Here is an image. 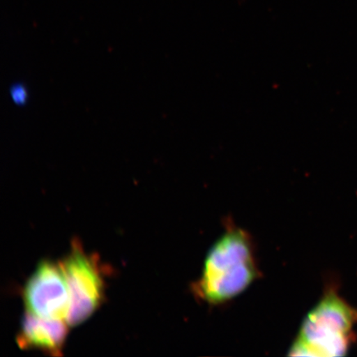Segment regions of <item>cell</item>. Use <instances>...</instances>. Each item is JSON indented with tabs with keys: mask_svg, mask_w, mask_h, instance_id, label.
I'll return each instance as SVG.
<instances>
[{
	"mask_svg": "<svg viewBox=\"0 0 357 357\" xmlns=\"http://www.w3.org/2000/svg\"><path fill=\"white\" fill-rule=\"evenodd\" d=\"M12 100L17 105H24L26 100H28V91L24 86H13L10 91Z\"/></svg>",
	"mask_w": 357,
	"mask_h": 357,
	"instance_id": "8992f818",
	"label": "cell"
},
{
	"mask_svg": "<svg viewBox=\"0 0 357 357\" xmlns=\"http://www.w3.org/2000/svg\"><path fill=\"white\" fill-rule=\"evenodd\" d=\"M24 298L26 312L46 319L66 320L70 296L63 268L44 261L26 282Z\"/></svg>",
	"mask_w": 357,
	"mask_h": 357,
	"instance_id": "277c9868",
	"label": "cell"
},
{
	"mask_svg": "<svg viewBox=\"0 0 357 357\" xmlns=\"http://www.w3.org/2000/svg\"><path fill=\"white\" fill-rule=\"evenodd\" d=\"M68 284L70 305L66 322L77 326L91 318L104 296V281L95 259L75 244L61 264Z\"/></svg>",
	"mask_w": 357,
	"mask_h": 357,
	"instance_id": "3957f363",
	"label": "cell"
},
{
	"mask_svg": "<svg viewBox=\"0 0 357 357\" xmlns=\"http://www.w3.org/2000/svg\"><path fill=\"white\" fill-rule=\"evenodd\" d=\"M67 326L66 320L43 319L26 312L17 342L22 348H38L59 354L68 331Z\"/></svg>",
	"mask_w": 357,
	"mask_h": 357,
	"instance_id": "5b68a950",
	"label": "cell"
},
{
	"mask_svg": "<svg viewBox=\"0 0 357 357\" xmlns=\"http://www.w3.org/2000/svg\"><path fill=\"white\" fill-rule=\"evenodd\" d=\"M356 324L357 307L347 303L336 287L330 285L303 319L289 355L346 356L356 342Z\"/></svg>",
	"mask_w": 357,
	"mask_h": 357,
	"instance_id": "7a4b0ae2",
	"label": "cell"
},
{
	"mask_svg": "<svg viewBox=\"0 0 357 357\" xmlns=\"http://www.w3.org/2000/svg\"><path fill=\"white\" fill-rule=\"evenodd\" d=\"M258 275L252 236L241 227L229 225L205 257L193 292L207 305H223L244 292Z\"/></svg>",
	"mask_w": 357,
	"mask_h": 357,
	"instance_id": "6da1fadb",
	"label": "cell"
}]
</instances>
